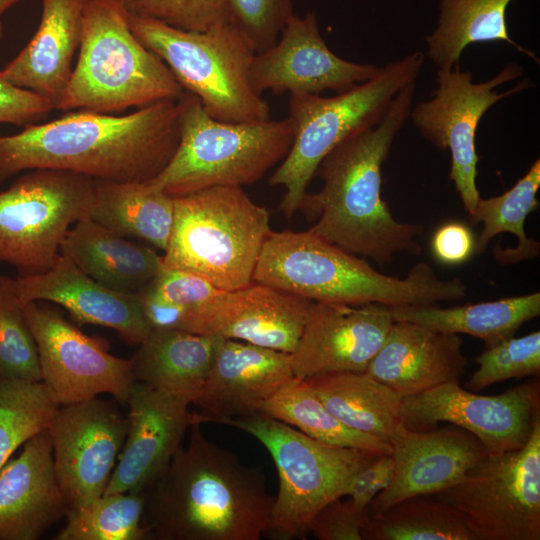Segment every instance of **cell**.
<instances>
[{
	"label": "cell",
	"instance_id": "cell-1",
	"mask_svg": "<svg viewBox=\"0 0 540 540\" xmlns=\"http://www.w3.org/2000/svg\"><path fill=\"white\" fill-rule=\"evenodd\" d=\"M179 142L176 101L126 115L88 110L0 135V183L32 169L79 173L95 180L147 182L159 175Z\"/></svg>",
	"mask_w": 540,
	"mask_h": 540
},
{
	"label": "cell",
	"instance_id": "cell-2",
	"mask_svg": "<svg viewBox=\"0 0 540 540\" xmlns=\"http://www.w3.org/2000/svg\"><path fill=\"white\" fill-rule=\"evenodd\" d=\"M201 422L146 488V540H259L275 497L259 468L210 441Z\"/></svg>",
	"mask_w": 540,
	"mask_h": 540
},
{
	"label": "cell",
	"instance_id": "cell-3",
	"mask_svg": "<svg viewBox=\"0 0 540 540\" xmlns=\"http://www.w3.org/2000/svg\"><path fill=\"white\" fill-rule=\"evenodd\" d=\"M416 82L405 86L391 101L383 118L336 146L316 174L321 190L307 194L301 210L318 215L309 228L349 253L368 257L380 266L398 253L419 255L422 225L397 221L381 197L382 165L409 118Z\"/></svg>",
	"mask_w": 540,
	"mask_h": 540
},
{
	"label": "cell",
	"instance_id": "cell-4",
	"mask_svg": "<svg viewBox=\"0 0 540 540\" xmlns=\"http://www.w3.org/2000/svg\"><path fill=\"white\" fill-rule=\"evenodd\" d=\"M253 282L313 302L346 305H431L461 300L467 294L460 278L440 279L425 262L415 264L404 278L383 274L364 257L310 229L272 231L259 255Z\"/></svg>",
	"mask_w": 540,
	"mask_h": 540
},
{
	"label": "cell",
	"instance_id": "cell-5",
	"mask_svg": "<svg viewBox=\"0 0 540 540\" xmlns=\"http://www.w3.org/2000/svg\"><path fill=\"white\" fill-rule=\"evenodd\" d=\"M184 89L132 32L119 0H87L79 55L56 109L115 114L177 101Z\"/></svg>",
	"mask_w": 540,
	"mask_h": 540
},
{
	"label": "cell",
	"instance_id": "cell-6",
	"mask_svg": "<svg viewBox=\"0 0 540 540\" xmlns=\"http://www.w3.org/2000/svg\"><path fill=\"white\" fill-rule=\"evenodd\" d=\"M424 63V53L414 51L335 96L290 95L288 118L293 125V141L269 179L271 186L285 189L279 210L287 218L302 209L307 188L321 161L349 137L378 124L394 97L416 82Z\"/></svg>",
	"mask_w": 540,
	"mask_h": 540
},
{
	"label": "cell",
	"instance_id": "cell-7",
	"mask_svg": "<svg viewBox=\"0 0 540 540\" xmlns=\"http://www.w3.org/2000/svg\"><path fill=\"white\" fill-rule=\"evenodd\" d=\"M174 220L162 264L197 274L220 290L253 282L270 214L242 187L214 186L174 196Z\"/></svg>",
	"mask_w": 540,
	"mask_h": 540
},
{
	"label": "cell",
	"instance_id": "cell-8",
	"mask_svg": "<svg viewBox=\"0 0 540 540\" xmlns=\"http://www.w3.org/2000/svg\"><path fill=\"white\" fill-rule=\"evenodd\" d=\"M176 107L177 149L162 172L148 181L172 197L214 186L254 184L285 158L293 141L288 117L222 122L211 117L200 100L187 91Z\"/></svg>",
	"mask_w": 540,
	"mask_h": 540
},
{
	"label": "cell",
	"instance_id": "cell-9",
	"mask_svg": "<svg viewBox=\"0 0 540 540\" xmlns=\"http://www.w3.org/2000/svg\"><path fill=\"white\" fill-rule=\"evenodd\" d=\"M128 21L138 40L167 65L211 117L227 123L271 119L268 103L250 79L256 52L231 24L225 21L206 31H189L129 14Z\"/></svg>",
	"mask_w": 540,
	"mask_h": 540
},
{
	"label": "cell",
	"instance_id": "cell-10",
	"mask_svg": "<svg viewBox=\"0 0 540 540\" xmlns=\"http://www.w3.org/2000/svg\"><path fill=\"white\" fill-rule=\"evenodd\" d=\"M216 423L252 435L271 454L279 488L265 534L275 539H304L316 513L346 496L354 477L384 455L323 443L262 412Z\"/></svg>",
	"mask_w": 540,
	"mask_h": 540
},
{
	"label": "cell",
	"instance_id": "cell-11",
	"mask_svg": "<svg viewBox=\"0 0 540 540\" xmlns=\"http://www.w3.org/2000/svg\"><path fill=\"white\" fill-rule=\"evenodd\" d=\"M95 179L58 169L23 172L0 192V262L20 275L47 271L70 226L87 216Z\"/></svg>",
	"mask_w": 540,
	"mask_h": 540
},
{
	"label": "cell",
	"instance_id": "cell-12",
	"mask_svg": "<svg viewBox=\"0 0 540 540\" xmlns=\"http://www.w3.org/2000/svg\"><path fill=\"white\" fill-rule=\"evenodd\" d=\"M433 496L459 512L476 540H539L540 422L522 448L487 454Z\"/></svg>",
	"mask_w": 540,
	"mask_h": 540
},
{
	"label": "cell",
	"instance_id": "cell-13",
	"mask_svg": "<svg viewBox=\"0 0 540 540\" xmlns=\"http://www.w3.org/2000/svg\"><path fill=\"white\" fill-rule=\"evenodd\" d=\"M523 68L508 63L491 79L475 83L468 71L458 66L438 69L437 86L430 99L411 108L409 118L420 134L441 151L451 154L449 180L454 183L463 206L470 215L480 198L477 186L479 157L475 149L477 126L485 112L501 100L533 86L523 79L504 91L497 87L519 78Z\"/></svg>",
	"mask_w": 540,
	"mask_h": 540
},
{
	"label": "cell",
	"instance_id": "cell-14",
	"mask_svg": "<svg viewBox=\"0 0 540 540\" xmlns=\"http://www.w3.org/2000/svg\"><path fill=\"white\" fill-rule=\"evenodd\" d=\"M37 345L41 381L55 402H81L107 393L126 402L135 382L130 359L109 353L102 339L91 337L47 304H23Z\"/></svg>",
	"mask_w": 540,
	"mask_h": 540
},
{
	"label": "cell",
	"instance_id": "cell-15",
	"mask_svg": "<svg viewBox=\"0 0 540 540\" xmlns=\"http://www.w3.org/2000/svg\"><path fill=\"white\" fill-rule=\"evenodd\" d=\"M440 422L472 433L488 454L520 449L540 422L539 376L493 396L451 381L402 398L401 423L407 429L430 430Z\"/></svg>",
	"mask_w": 540,
	"mask_h": 540
},
{
	"label": "cell",
	"instance_id": "cell-16",
	"mask_svg": "<svg viewBox=\"0 0 540 540\" xmlns=\"http://www.w3.org/2000/svg\"><path fill=\"white\" fill-rule=\"evenodd\" d=\"M46 430L68 510L103 495L127 432L117 405L98 397L61 405Z\"/></svg>",
	"mask_w": 540,
	"mask_h": 540
},
{
	"label": "cell",
	"instance_id": "cell-17",
	"mask_svg": "<svg viewBox=\"0 0 540 540\" xmlns=\"http://www.w3.org/2000/svg\"><path fill=\"white\" fill-rule=\"evenodd\" d=\"M380 68L337 56L324 41L315 12L308 11L303 17L293 14L276 43L255 54L250 79L260 95L339 94L369 80Z\"/></svg>",
	"mask_w": 540,
	"mask_h": 540
},
{
	"label": "cell",
	"instance_id": "cell-18",
	"mask_svg": "<svg viewBox=\"0 0 540 540\" xmlns=\"http://www.w3.org/2000/svg\"><path fill=\"white\" fill-rule=\"evenodd\" d=\"M125 403L127 432L103 494L145 491L169 465L190 426L204 423L187 399L139 381Z\"/></svg>",
	"mask_w": 540,
	"mask_h": 540
},
{
	"label": "cell",
	"instance_id": "cell-19",
	"mask_svg": "<svg viewBox=\"0 0 540 540\" xmlns=\"http://www.w3.org/2000/svg\"><path fill=\"white\" fill-rule=\"evenodd\" d=\"M393 319L388 306L313 302L290 362L295 377L365 372Z\"/></svg>",
	"mask_w": 540,
	"mask_h": 540
},
{
	"label": "cell",
	"instance_id": "cell-20",
	"mask_svg": "<svg viewBox=\"0 0 540 540\" xmlns=\"http://www.w3.org/2000/svg\"><path fill=\"white\" fill-rule=\"evenodd\" d=\"M312 303L252 282L243 288L220 290L192 310L185 331L291 353L301 336Z\"/></svg>",
	"mask_w": 540,
	"mask_h": 540
},
{
	"label": "cell",
	"instance_id": "cell-21",
	"mask_svg": "<svg viewBox=\"0 0 540 540\" xmlns=\"http://www.w3.org/2000/svg\"><path fill=\"white\" fill-rule=\"evenodd\" d=\"M389 443L394 479L368 506L369 517L405 498L446 490L488 454L472 433L450 423L425 431L399 423Z\"/></svg>",
	"mask_w": 540,
	"mask_h": 540
},
{
	"label": "cell",
	"instance_id": "cell-22",
	"mask_svg": "<svg viewBox=\"0 0 540 540\" xmlns=\"http://www.w3.org/2000/svg\"><path fill=\"white\" fill-rule=\"evenodd\" d=\"M293 377L290 353L222 339L194 405L204 422L247 416Z\"/></svg>",
	"mask_w": 540,
	"mask_h": 540
},
{
	"label": "cell",
	"instance_id": "cell-23",
	"mask_svg": "<svg viewBox=\"0 0 540 540\" xmlns=\"http://www.w3.org/2000/svg\"><path fill=\"white\" fill-rule=\"evenodd\" d=\"M14 283L22 304H58L78 323L110 328L128 344L139 345L150 332L137 293L116 291L98 283L62 254L47 271L19 275Z\"/></svg>",
	"mask_w": 540,
	"mask_h": 540
},
{
	"label": "cell",
	"instance_id": "cell-24",
	"mask_svg": "<svg viewBox=\"0 0 540 540\" xmlns=\"http://www.w3.org/2000/svg\"><path fill=\"white\" fill-rule=\"evenodd\" d=\"M47 430L0 469V540H37L66 516Z\"/></svg>",
	"mask_w": 540,
	"mask_h": 540
},
{
	"label": "cell",
	"instance_id": "cell-25",
	"mask_svg": "<svg viewBox=\"0 0 540 540\" xmlns=\"http://www.w3.org/2000/svg\"><path fill=\"white\" fill-rule=\"evenodd\" d=\"M467 364L459 334L393 321L365 372L405 398L459 382Z\"/></svg>",
	"mask_w": 540,
	"mask_h": 540
},
{
	"label": "cell",
	"instance_id": "cell-26",
	"mask_svg": "<svg viewBox=\"0 0 540 540\" xmlns=\"http://www.w3.org/2000/svg\"><path fill=\"white\" fill-rule=\"evenodd\" d=\"M41 1L37 31L18 55L0 70V79L35 93L56 109L80 46L87 0Z\"/></svg>",
	"mask_w": 540,
	"mask_h": 540
},
{
	"label": "cell",
	"instance_id": "cell-27",
	"mask_svg": "<svg viewBox=\"0 0 540 540\" xmlns=\"http://www.w3.org/2000/svg\"><path fill=\"white\" fill-rule=\"evenodd\" d=\"M60 254L93 280L120 292L138 293L162 268V255L153 248L126 239L88 215L68 231Z\"/></svg>",
	"mask_w": 540,
	"mask_h": 540
},
{
	"label": "cell",
	"instance_id": "cell-28",
	"mask_svg": "<svg viewBox=\"0 0 540 540\" xmlns=\"http://www.w3.org/2000/svg\"><path fill=\"white\" fill-rule=\"evenodd\" d=\"M222 339L180 330H150L130 359L134 379L194 404Z\"/></svg>",
	"mask_w": 540,
	"mask_h": 540
},
{
	"label": "cell",
	"instance_id": "cell-29",
	"mask_svg": "<svg viewBox=\"0 0 540 540\" xmlns=\"http://www.w3.org/2000/svg\"><path fill=\"white\" fill-rule=\"evenodd\" d=\"M393 321H406L429 329L467 334L491 347L509 337L540 314V293L502 298L462 306L441 308L431 305L388 307Z\"/></svg>",
	"mask_w": 540,
	"mask_h": 540
},
{
	"label": "cell",
	"instance_id": "cell-30",
	"mask_svg": "<svg viewBox=\"0 0 540 540\" xmlns=\"http://www.w3.org/2000/svg\"><path fill=\"white\" fill-rule=\"evenodd\" d=\"M88 216L123 237H136L164 252L173 226L174 201L148 181L95 180Z\"/></svg>",
	"mask_w": 540,
	"mask_h": 540
},
{
	"label": "cell",
	"instance_id": "cell-31",
	"mask_svg": "<svg viewBox=\"0 0 540 540\" xmlns=\"http://www.w3.org/2000/svg\"><path fill=\"white\" fill-rule=\"evenodd\" d=\"M513 0H438L434 31L426 36L427 56L438 69L459 65L464 49L474 43L505 42L537 64L539 58L508 33L507 7Z\"/></svg>",
	"mask_w": 540,
	"mask_h": 540
},
{
	"label": "cell",
	"instance_id": "cell-32",
	"mask_svg": "<svg viewBox=\"0 0 540 540\" xmlns=\"http://www.w3.org/2000/svg\"><path fill=\"white\" fill-rule=\"evenodd\" d=\"M348 427L389 442L401 423L402 398L366 372H335L305 379Z\"/></svg>",
	"mask_w": 540,
	"mask_h": 540
},
{
	"label": "cell",
	"instance_id": "cell-33",
	"mask_svg": "<svg viewBox=\"0 0 540 540\" xmlns=\"http://www.w3.org/2000/svg\"><path fill=\"white\" fill-rule=\"evenodd\" d=\"M540 187V159H537L515 185L505 193L483 199L479 198L474 211L469 215L473 225L483 223L482 231L475 242L474 251L481 254L491 239L502 232L516 236L514 248L494 249L499 263L511 264L539 256L540 243L528 238L524 224L528 215L538 208L537 192Z\"/></svg>",
	"mask_w": 540,
	"mask_h": 540
},
{
	"label": "cell",
	"instance_id": "cell-34",
	"mask_svg": "<svg viewBox=\"0 0 540 540\" xmlns=\"http://www.w3.org/2000/svg\"><path fill=\"white\" fill-rule=\"evenodd\" d=\"M326 444L391 454L388 441L356 431L340 421L307 380L293 377L260 411Z\"/></svg>",
	"mask_w": 540,
	"mask_h": 540
},
{
	"label": "cell",
	"instance_id": "cell-35",
	"mask_svg": "<svg viewBox=\"0 0 540 540\" xmlns=\"http://www.w3.org/2000/svg\"><path fill=\"white\" fill-rule=\"evenodd\" d=\"M362 540H476L459 512L433 495L405 498L369 517Z\"/></svg>",
	"mask_w": 540,
	"mask_h": 540
},
{
	"label": "cell",
	"instance_id": "cell-36",
	"mask_svg": "<svg viewBox=\"0 0 540 540\" xmlns=\"http://www.w3.org/2000/svg\"><path fill=\"white\" fill-rule=\"evenodd\" d=\"M145 494H103L87 505L70 509L55 540H146L142 527Z\"/></svg>",
	"mask_w": 540,
	"mask_h": 540
},
{
	"label": "cell",
	"instance_id": "cell-37",
	"mask_svg": "<svg viewBox=\"0 0 540 540\" xmlns=\"http://www.w3.org/2000/svg\"><path fill=\"white\" fill-rule=\"evenodd\" d=\"M58 408L42 381L0 379V469L21 445L47 429Z\"/></svg>",
	"mask_w": 540,
	"mask_h": 540
},
{
	"label": "cell",
	"instance_id": "cell-38",
	"mask_svg": "<svg viewBox=\"0 0 540 540\" xmlns=\"http://www.w3.org/2000/svg\"><path fill=\"white\" fill-rule=\"evenodd\" d=\"M0 379L41 381L37 345L14 279L6 275L0 276Z\"/></svg>",
	"mask_w": 540,
	"mask_h": 540
},
{
	"label": "cell",
	"instance_id": "cell-39",
	"mask_svg": "<svg viewBox=\"0 0 540 540\" xmlns=\"http://www.w3.org/2000/svg\"><path fill=\"white\" fill-rule=\"evenodd\" d=\"M478 368L466 382L472 392L509 379L538 377L540 373V332L509 337L474 358Z\"/></svg>",
	"mask_w": 540,
	"mask_h": 540
},
{
	"label": "cell",
	"instance_id": "cell-40",
	"mask_svg": "<svg viewBox=\"0 0 540 540\" xmlns=\"http://www.w3.org/2000/svg\"><path fill=\"white\" fill-rule=\"evenodd\" d=\"M227 1L119 0L129 15L154 19L189 31H206L225 22Z\"/></svg>",
	"mask_w": 540,
	"mask_h": 540
},
{
	"label": "cell",
	"instance_id": "cell-41",
	"mask_svg": "<svg viewBox=\"0 0 540 540\" xmlns=\"http://www.w3.org/2000/svg\"><path fill=\"white\" fill-rule=\"evenodd\" d=\"M293 14V0H228L226 22L259 53L276 43Z\"/></svg>",
	"mask_w": 540,
	"mask_h": 540
},
{
	"label": "cell",
	"instance_id": "cell-42",
	"mask_svg": "<svg viewBox=\"0 0 540 540\" xmlns=\"http://www.w3.org/2000/svg\"><path fill=\"white\" fill-rule=\"evenodd\" d=\"M149 284L164 299L184 308L187 317L192 310L220 291L211 282L197 274L167 268L163 264L159 273Z\"/></svg>",
	"mask_w": 540,
	"mask_h": 540
},
{
	"label": "cell",
	"instance_id": "cell-43",
	"mask_svg": "<svg viewBox=\"0 0 540 540\" xmlns=\"http://www.w3.org/2000/svg\"><path fill=\"white\" fill-rule=\"evenodd\" d=\"M369 519L367 511L351 501L337 498L322 507L309 525V533L319 540H362L361 531Z\"/></svg>",
	"mask_w": 540,
	"mask_h": 540
},
{
	"label": "cell",
	"instance_id": "cell-44",
	"mask_svg": "<svg viewBox=\"0 0 540 540\" xmlns=\"http://www.w3.org/2000/svg\"><path fill=\"white\" fill-rule=\"evenodd\" d=\"M55 109L44 98L0 79V124L39 123Z\"/></svg>",
	"mask_w": 540,
	"mask_h": 540
},
{
	"label": "cell",
	"instance_id": "cell-45",
	"mask_svg": "<svg viewBox=\"0 0 540 540\" xmlns=\"http://www.w3.org/2000/svg\"><path fill=\"white\" fill-rule=\"evenodd\" d=\"M434 256L442 263L455 265L468 260L474 252L475 241L470 229L459 222L441 226L432 239Z\"/></svg>",
	"mask_w": 540,
	"mask_h": 540
},
{
	"label": "cell",
	"instance_id": "cell-46",
	"mask_svg": "<svg viewBox=\"0 0 540 540\" xmlns=\"http://www.w3.org/2000/svg\"><path fill=\"white\" fill-rule=\"evenodd\" d=\"M21 0H0V17L5 13L10 7L15 5Z\"/></svg>",
	"mask_w": 540,
	"mask_h": 540
},
{
	"label": "cell",
	"instance_id": "cell-47",
	"mask_svg": "<svg viewBox=\"0 0 540 540\" xmlns=\"http://www.w3.org/2000/svg\"><path fill=\"white\" fill-rule=\"evenodd\" d=\"M2 38H3V24L0 20V44H1Z\"/></svg>",
	"mask_w": 540,
	"mask_h": 540
}]
</instances>
